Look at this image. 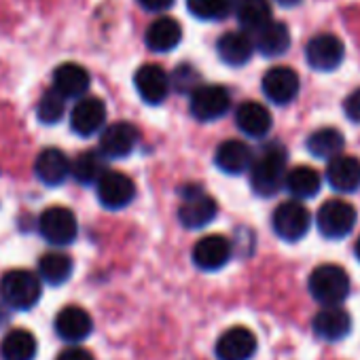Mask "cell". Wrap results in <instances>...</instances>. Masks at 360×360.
I'll list each match as a JSON object with an SVG mask.
<instances>
[{
  "label": "cell",
  "instance_id": "31",
  "mask_svg": "<svg viewBox=\"0 0 360 360\" xmlns=\"http://www.w3.org/2000/svg\"><path fill=\"white\" fill-rule=\"evenodd\" d=\"M39 274L45 282L60 286L72 276V259L64 252H47L39 261Z\"/></svg>",
  "mask_w": 360,
  "mask_h": 360
},
{
  "label": "cell",
  "instance_id": "12",
  "mask_svg": "<svg viewBox=\"0 0 360 360\" xmlns=\"http://www.w3.org/2000/svg\"><path fill=\"white\" fill-rule=\"evenodd\" d=\"M257 352V337L246 326H233L225 330L217 341L219 360H250Z\"/></svg>",
  "mask_w": 360,
  "mask_h": 360
},
{
  "label": "cell",
  "instance_id": "26",
  "mask_svg": "<svg viewBox=\"0 0 360 360\" xmlns=\"http://www.w3.org/2000/svg\"><path fill=\"white\" fill-rule=\"evenodd\" d=\"M252 43L265 58H280L290 47V30L286 24L269 22L261 30H257V39Z\"/></svg>",
  "mask_w": 360,
  "mask_h": 360
},
{
  "label": "cell",
  "instance_id": "36",
  "mask_svg": "<svg viewBox=\"0 0 360 360\" xmlns=\"http://www.w3.org/2000/svg\"><path fill=\"white\" fill-rule=\"evenodd\" d=\"M56 360H94L91 352L85 349V347H79V345H72L68 349H64Z\"/></svg>",
  "mask_w": 360,
  "mask_h": 360
},
{
  "label": "cell",
  "instance_id": "11",
  "mask_svg": "<svg viewBox=\"0 0 360 360\" xmlns=\"http://www.w3.org/2000/svg\"><path fill=\"white\" fill-rule=\"evenodd\" d=\"M263 94L269 102L284 106L290 104L299 94V77L288 66H274L263 77Z\"/></svg>",
  "mask_w": 360,
  "mask_h": 360
},
{
  "label": "cell",
  "instance_id": "9",
  "mask_svg": "<svg viewBox=\"0 0 360 360\" xmlns=\"http://www.w3.org/2000/svg\"><path fill=\"white\" fill-rule=\"evenodd\" d=\"M345 58V47L335 34H318L305 47L307 64L318 72H333L341 66Z\"/></svg>",
  "mask_w": 360,
  "mask_h": 360
},
{
  "label": "cell",
  "instance_id": "25",
  "mask_svg": "<svg viewBox=\"0 0 360 360\" xmlns=\"http://www.w3.org/2000/svg\"><path fill=\"white\" fill-rule=\"evenodd\" d=\"M219 58L229 66H244L255 53V43L246 32H227L217 43Z\"/></svg>",
  "mask_w": 360,
  "mask_h": 360
},
{
  "label": "cell",
  "instance_id": "18",
  "mask_svg": "<svg viewBox=\"0 0 360 360\" xmlns=\"http://www.w3.org/2000/svg\"><path fill=\"white\" fill-rule=\"evenodd\" d=\"M252 148L242 140H225L219 144L214 153V163L221 172L238 176L250 169L252 165Z\"/></svg>",
  "mask_w": 360,
  "mask_h": 360
},
{
  "label": "cell",
  "instance_id": "40",
  "mask_svg": "<svg viewBox=\"0 0 360 360\" xmlns=\"http://www.w3.org/2000/svg\"><path fill=\"white\" fill-rule=\"evenodd\" d=\"M354 252H356V259L360 261V238H358V242H356V246H354Z\"/></svg>",
  "mask_w": 360,
  "mask_h": 360
},
{
  "label": "cell",
  "instance_id": "7",
  "mask_svg": "<svg viewBox=\"0 0 360 360\" xmlns=\"http://www.w3.org/2000/svg\"><path fill=\"white\" fill-rule=\"evenodd\" d=\"M39 231L41 236L53 244V246H68L75 242L77 233H79V225H77V217L72 210L64 208V206H51L47 208L41 219H39Z\"/></svg>",
  "mask_w": 360,
  "mask_h": 360
},
{
  "label": "cell",
  "instance_id": "23",
  "mask_svg": "<svg viewBox=\"0 0 360 360\" xmlns=\"http://www.w3.org/2000/svg\"><path fill=\"white\" fill-rule=\"evenodd\" d=\"M180 39H183V28L174 18H159L146 28V47L155 53H165L178 47Z\"/></svg>",
  "mask_w": 360,
  "mask_h": 360
},
{
  "label": "cell",
  "instance_id": "15",
  "mask_svg": "<svg viewBox=\"0 0 360 360\" xmlns=\"http://www.w3.org/2000/svg\"><path fill=\"white\" fill-rule=\"evenodd\" d=\"M231 242L223 236H206L193 248V263L204 271L223 269L231 259Z\"/></svg>",
  "mask_w": 360,
  "mask_h": 360
},
{
  "label": "cell",
  "instance_id": "2",
  "mask_svg": "<svg viewBox=\"0 0 360 360\" xmlns=\"http://www.w3.org/2000/svg\"><path fill=\"white\" fill-rule=\"evenodd\" d=\"M309 295L324 307L341 305L349 295V276L343 267L324 263L316 267L307 280Z\"/></svg>",
  "mask_w": 360,
  "mask_h": 360
},
{
  "label": "cell",
  "instance_id": "28",
  "mask_svg": "<svg viewBox=\"0 0 360 360\" xmlns=\"http://www.w3.org/2000/svg\"><path fill=\"white\" fill-rule=\"evenodd\" d=\"M37 339L26 328L9 330L0 343V358L3 360H34Z\"/></svg>",
  "mask_w": 360,
  "mask_h": 360
},
{
  "label": "cell",
  "instance_id": "29",
  "mask_svg": "<svg viewBox=\"0 0 360 360\" xmlns=\"http://www.w3.org/2000/svg\"><path fill=\"white\" fill-rule=\"evenodd\" d=\"M343 134L337 127H322L316 129L309 138H307V150L309 155L318 157V159H333L343 150Z\"/></svg>",
  "mask_w": 360,
  "mask_h": 360
},
{
  "label": "cell",
  "instance_id": "39",
  "mask_svg": "<svg viewBox=\"0 0 360 360\" xmlns=\"http://www.w3.org/2000/svg\"><path fill=\"white\" fill-rule=\"evenodd\" d=\"M7 320H9V316H7V311L3 309V305H0V326L7 324Z\"/></svg>",
  "mask_w": 360,
  "mask_h": 360
},
{
  "label": "cell",
  "instance_id": "32",
  "mask_svg": "<svg viewBox=\"0 0 360 360\" xmlns=\"http://www.w3.org/2000/svg\"><path fill=\"white\" fill-rule=\"evenodd\" d=\"M104 159L102 155H98L96 150H87L81 153L72 163H70V174L77 183L81 185H91L96 180L104 174Z\"/></svg>",
  "mask_w": 360,
  "mask_h": 360
},
{
  "label": "cell",
  "instance_id": "6",
  "mask_svg": "<svg viewBox=\"0 0 360 360\" xmlns=\"http://www.w3.org/2000/svg\"><path fill=\"white\" fill-rule=\"evenodd\" d=\"M271 225L276 236L282 238L284 242H299L309 231L311 217L299 200H290L276 208Z\"/></svg>",
  "mask_w": 360,
  "mask_h": 360
},
{
  "label": "cell",
  "instance_id": "24",
  "mask_svg": "<svg viewBox=\"0 0 360 360\" xmlns=\"http://www.w3.org/2000/svg\"><path fill=\"white\" fill-rule=\"evenodd\" d=\"M236 123L250 138H265L271 129V112L259 102H244L236 112Z\"/></svg>",
  "mask_w": 360,
  "mask_h": 360
},
{
  "label": "cell",
  "instance_id": "17",
  "mask_svg": "<svg viewBox=\"0 0 360 360\" xmlns=\"http://www.w3.org/2000/svg\"><path fill=\"white\" fill-rule=\"evenodd\" d=\"M328 185L339 193H354L360 187V159L352 155H337L326 167Z\"/></svg>",
  "mask_w": 360,
  "mask_h": 360
},
{
  "label": "cell",
  "instance_id": "34",
  "mask_svg": "<svg viewBox=\"0 0 360 360\" xmlns=\"http://www.w3.org/2000/svg\"><path fill=\"white\" fill-rule=\"evenodd\" d=\"M64 100H66V98L60 96L56 89L43 94V98H41V102H39V106H37V117H39L45 125L58 123V121L64 117V112H66Z\"/></svg>",
  "mask_w": 360,
  "mask_h": 360
},
{
  "label": "cell",
  "instance_id": "14",
  "mask_svg": "<svg viewBox=\"0 0 360 360\" xmlns=\"http://www.w3.org/2000/svg\"><path fill=\"white\" fill-rule=\"evenodd\" d=\"M138 138H140V134L131 123L119 121V123L104 127V131L100 136V150L110 159H123V157L131 155V150L138 144Z\"/></svg>",
  "mask_w": 360,
  "mask_h": 360
},
{
  "label": "cell",
  "instance_id": "22",
  "mask_svg": "<svg viewBox=\"0 0 360 360\" xmlns=\"http://www.w3.org/2000/svg\"><path fill=\"white\" fill-rule=\"evenodd\" d=\"M89 83L91 77L85 66L75 62L60 64L53 72V89L64 98H81L83 94H87Z\"/></svg>",
  "mask_w": 360,
  "mask_h": 360
},
{
  "label": "cell",
  "instance_id": "5",
  "mask_svg": "<svg viewBox=\"0 0 360 360\" xmlns=\"http://www.w3.org/2000/svg\"><path fill=\"white\" fill-rule=\"evenodd\" d=\"M180 193H183L185 202L178 210V219L187 229H202L217 219L219 214L217 200L204 193L200 187H185Z\"/></svg>",
  "mask_w": 360,
  "mask_h": 360
},
{
  "label": "cell",
  "instance_id": "3",
  "mask_svg": "<svg viewBox=\"0 0 360 360\" xmlns=\"http://www.w3.org/2000/svg\"><path fill=\"white\" fill-rule=\"evenodd\" d=\"M41 280L26 269H13L0 280V299L11 309H32L41 299Z\"/></svg>",
  "mask_w": 360,
  "mask_h": 360
},
{
  "label": "cell",
  "instance_id": "13",
  "mask_svg": "<svg viewBox=\"0 0 360 360\" xmlns=\"http://www.w3.org/2000/svg\"><path fill=\"white\" fill-rule=\"evenodd\" d=\"M106 121V106L100 98L96 96H87V98H81L72 112H70V125H72V131L87 138V136H94L96 131L102 129Z\"/></svg>",
  "mask_w": 360,
  "mask_h": 360
},
{
  "label": "cell",
  "instance_id": "10",
  "mask_svg": "<svg viewBox=\"0 0 360 360\" xmlns=\"http://www.w3.org/2000/svg\"><path fill=\"white\" fill-rule=\"evenodd\" d=\"M231 106V96L223 85H200L191 94V115L198 121H217Z\"/></svg>",
  "mask_w": 360,
  "mask_h": 360
},
{
  "label": "cell",
  "instance_id": "35",
  "mask_svg": "<svg viewBox=\"0 0 360 360\" xmlns=\"http://www.w3.org/2000/svg\"><path fill=\"white\" fill-rule=\"evenodd\" d=\"M343 110H345V115H347L354 123H360V89H356L354 94H349V96L345 98Z\"/></svg>",
  "mask_w": 360,
  "mask_h": 360
},
{
  "label": "cell",
  "instance_id": "33",
  "mask_svg": "<svg viewBox=\"0 0 360 360\" xmlns=\"http://www.w3.org/2000/svg\"><path fill=\"white\" fill-rule=\"evenodd\" d=\"M238 5V0H187V9L198 20L219 22L225 20Z\"/></svg>",
  "mask_w": 360,
  "mask_h": 360
},
{
  "label": "cell",
  "instance_id": "27",
  "mask_svg": "<svg viewBox=\"0 0 360 360\" xmlns=\"http://www.w3.org/2000/svg\"><path fill=\"white\" fill-rule=\"evenodd\" d=\"M320 185H322L320 174L314 167H309V165L292 167L284 176V187L297 200H311V198H316L320 193Z\"/></svg>",
  "mask_w": 360,
  "mask_h": 360
},
{
  "label": "cell",
  "instance_id": "38",
  "mask_svg": "<svg viewBox=\"0 0 360 360\" xmlns=\"http://www.w3.org/2000/svg\"><path fill=\"white\" fill-rule=\"evenodd\" d=\"M276 3H278L280 7H286V9H290V7H297V5H301L303 0H276Z\"/></svg>",
  "mask_w": 360,
  "mask_h": 360
},
{
  "label": "cell",
  "instance_id": "8",
  "mask_svg": "<svg viewBox=\"0 0 360 360\" xmlns=\"http://www.w3.org/2000/svg\"><path fill=\"white\" fill-rule=\"evenodd\" d=\"M96 183H98V189H96L98 200L108 210H121L127 204H131V200L136 198L134 180L123 172L108 169L96 180Z\"/></svg>",
  "mask_w": 360,
  "mask_h": 360
},
{
  "label": "cell",
  "instance_id": "20",
  "mask_svg": "<svg viewBox=\"0 0 360 360\" xmlns=\"http://www.w3.org/2000/svg\"><path fill=\"white\" fill-rule=\"evenodd\" d=\"M311 328L324 341H341L352 330V316L345 309H341L339 305L324 307L322 311L316 314Z\"/></svg>",
  "mask_w": 360,
  "mask_h": 360
},
{
  "label": "cell",
  "instance_id": "19",
  "mask_svg": "<svg viewBox=\"0 0 360 360\" xmlns=\"http://www.w3.org/2000/svg\"><path fill=\"white\" fill-rule=\"evenodd\" d=\"M56 330L58 335L68 341V343H77V341H83L91 335L94 330V320L91 316L79 307V305H68L64 307L58 318H56Z\"/></svg>",
  "mask_w": 360,
  "mask_h": 360
},
{
  "label": "cell",
  "instance_id": "16",
  "mask_svg": "<svg viewBox=\"0 0 360 360\" xmlns=\"http://www.w3.org/2000/svg\"><path fill=\"white\" fill-rule=\"evenodd\" d=\"M134 85L146 104H161L169 94V77L157 64H144L138 68Z\"/></svg>",
  "mask_w": 360,
  "mask_h": 360
},
{
  "label": "cell",
  "instance_id": "37",
  "mask_svg": "<svg viewBox=\"0 0 360 360\" xmlns=\"http://www.w3.org/2000/svg\"><path fill=\"white\" fill-rule=\"evenodd\" d=\"M138 3H140L146 11L157 13V11H165V9H169V7L174 5V0H138Z\"/></svg>",
  "mask_w": 360,
  "mask_h": 360
},
{
  "label": "cell",
  "instance_id": "4",
  "mask_svg": "<svg viewBox=\"0 0 360 360\" xmlns=\"http://www.w3.org/2000/svg\"><path fill=\"white\" fill-rule=\"evenodd\" d=\"M318 231L328 240H341L352 233L356 225V208L343 200H328L316 214Z\"/></svg>",
  "mask_w": 360,
  "mask_h": 360
},
{
  "label": "cell",
  "instance_id": "21",
  "mask_svg": "<svg viewBox=\"0 0 360 360\" xmlns=\"http://www.w3.org/2000/svg\"><path fill=\"white\" fill-rule=\"evenodd\" d=\"M34 174L47 187H58L70 174V161L60 148H45L34 163Z\"/></svg>",
  "mask_w": 360,
  "mask_h": 360
},
{
  "label": "cell",
  "instance_id": "1",
  "mask_svg": "<svg viewBox=\"0 0 360 360\" xmlns=\"http://www.w3.org/2000/svg\"><path fill=\"white\" fill-rule=\"evenodd\" d=\"M286 148L278 142L267 144L257 159H252L250 165V185L257 195L261 198H271L276 195L286 176Z\"/></svg>",
  "mask_w": 360,
  "mask_h": 360
},
{
  "label": "cell",
  "instance_id": "30",
  "mask_svg": "<svg viewBox=\"0 0 360 360\" xmlns=\"http://www.w3.org/2000/svg\"><path fill=\"white\" fill-rule=\"evenodd\" d=\"M236 7H238V22L244 30L257 32L271 22L269 0H240Z\"/></svg>",
  "mask_w": 360,
  "mask_h": 360
}]
</instances>
